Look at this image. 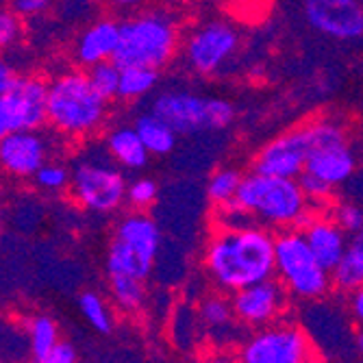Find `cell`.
Here are the masks:
<instances>
[{"instance_id":"6da1fadb","label":"cell","mask_w":363,"mask_h":363,"mask_svg":"<svg viewBox=\"0 0 363 363\" xmlns=\"http://www.w3.org/2000/svg\"><path fill=\"white\" fill-rule=\"evenodd\" d=\"M205 270L224 294L277 277L274 233L261 224L216 226L205 248Z\"/></svg>"},{"instance_id":"7a4b0ae2","label":"cell","mask_w":363,"mask_h":363,"mask_svg":"<svg viewBox=\"0 0 363 363\" xmlns=\"http://www.w3.org/2000/svg\"><path fill=\"white\" fill-rule=\"evenodd\" d=\"M181 48V22L174 9L148 7L128 13L120 22V44L113 61L120 68L163 70Z\"/></svg>"},{"instance_id":"3957f363","label":"cell","mask_w":363,"mask_h":363,"mask_svg":"<svg viewBox=\"0 0 363 363\" xmlns=\"http://www.w3.org/2000/svg\"><path fill=\"white\" fill-rule=\"evenodd\" d=\"M109 116V101L101 96L87 72L65 70L48 81V126L65 140L85 142L101 133Z\"/></svg>"},{"instance_id":"277c9868","label":"cell","mask_w":363,"mask_h":363,"mask_svg":"<svg viewBox=\"0 0 363 363\" xmlns=\"http://www.w3.org/2000/svg\"><path fill=\"white\" fill-rule=\"evenodd\" d=\"M235 205L266 228H305L318 209L298 179L272 177L250 170L244 174Z\"/></svg>"},{"instance_id":"5b68a950","label":"cell","mask_w":363,"mask_h":363,"mask_svg":"<svg viewBox=\"0 0 363 363\" xmlns=\"http://www.w3.org/2000/svg\"><path fill=\"white\" fill-rule=\"evenodd\" d=\"M109 155L105 142H87L70 163V198L98 216L116 213L126 203V177Z\"/></svg>"},{"instance_id":"8992f818","label":"cell","mask_w":363,"mask_h":363,"mask_svg":"<svg viewBox=\"0 0 363 363\" xmlns=\"http://www.w3.org/2000/svg\"><path fill=\"white\" fill-rule=\"evenodd\" d=\"M277 279L291 298L315 301L333 287L328 272L313 255L301 228H281L274 233Z\"/></svg>"},{"instance_id":"52a82bcc","label":"cell","mask_w":363,"mask_h":363,"mask_svg":"<svg viewBox=\"0 0 363 363\" xmlns=\"http://www.w3.org/2000/svg\"><path fill=\"white\" fill-rule=\"evenodd\" d=\"M161 246V228L146 211L124 213L109 242L107 274H126L146 281Z\"/></svg>"},{"instance_id":"ba28073f","label":"cell","mask_w":363,"mask_h":363,"mask_svg":"<svg viewBox=\"0 0 363 363\" xmlns=\"http://www.w3.org/2000/svg\"><path fill=\"white\" fill-rule=\"evenodd\" d=\"M150 111L166 120L177 135L218 133L233 124L235 107L226 98L198 96L185 89H170L155 96Z\"/></svg>"},{"instance_id":"9c48e42d","label":"cell","mask_w":363,"mask_h":363,"mask_svg":"<svg viewBox=\"0 0 363 363\" xmlns=\"http://www.w3.org/2000/svg\"><path fill=\"white\" fill-rule=\"evenodd\" d=\"M309 126L311 150L305 163V172L333 187L348 183L357 170V152L348 142L346 126L328 118L313 120Z\"/></svg>"},{"instance_id":"30bf717a","label":"cell","mask_w":363,"mask_h":363,"mask_svg":"<svg viewBox=\"0 0 363 363\" xmlns=\"http://www.w3.org/2000/svg\"><path fill=\"white\" fill-rule=\"evenodd\" d=\"M242 363H309L313 361L311 342L303 328L289 322H274L244 342L240 350Z\"/></svg>"},{"instance_id":"8fae6325","label":"cell","mask_w":363,"mask_h":363,"mask_svg":"<svg viewBox=\"0 0 363 363\" xmlns=\"http://www.w3.org/2000/svg\"><path fill=\"white\" fill-rule=\"evenodd\" d=\"M240 48V33L224 20H209L194 26L183 42L185 63L196 74H216Z\"/></svg>"},{"instance_id":"7c38bea8","label":"cell","mask_w":363,"mask_h":363,"mask_svg":"<svg viewBox=\"0 0 363 363\" xmlns=\"http://www.w3.org/2000/svg\"><path fill=\"white\" fill-rule=\"evenodd\" d=\"M48 124V81L18 74L5 96H0V130L44 128Z\"/></svg>"},{"instance_id":"4fadbf2b","label":"cell","mask_w":363,"mask_h":363,"mask_svg":"<svg viewBox=\"0 0 363 363\" xmlns=\"http://www.w3.org/2000/svg\"><path fill=\"white\" fill-rule=\"evenodd\" d=\"M57 142L44 128L11 130L0 142V170L13 179H33L46 161L55 159Z\"/></svg>"},{"instance_id":"5bb4252c","label":"cell","mask_w":363,"mask_h":363,"mask_svg":"<svg viewBox=\"0 0 363 363\" xmlns=\"http://www.w3.org/2000/svg\"><path fill=\"white\" fill-rule=\"evenodd\" d=\"M309 150H311V126L309 124L296 126L277 135L255 155L252 170L272 177L298 179L305 172Z\"/></svg>"},{"instance_id":"9a60e30c","label":"cell","mask_w":363,"mask_h":363,"mask_svg":"<svg viewBox=\"0 0 363 363\" xmlns=\"http://www.w3.org/2000/svg\"><path fill=\"white\" fill-rule=\"evenodd\" d=\"M230 303L238 322L250 328H263L274 324L289 303V291L279 279H268L230 294Z\"/></svg>"},{"instance_id":"2e32d148","label":"cell","mask_w":363,"mask_h":363,"mask_svg":"<svg viewBox=\"0 0 363 363\" xmlns=\"http://www.w3.org/2000/svg\"><path fill=\"white\" fill-rule=\"evenodd\" d=\"M305 20L326 38L352 42L363 38L361 0H303Z\"/></svg>"},{"instance_id":"e0dca14e","label":"cell","mask_w":363,"mask_h":363,"mask_svg":"<svg viewBox=\"0 0 363 363\" xmlns=\"http://www.w3.org/2000/svg\"><path fill=\"white\" fill-rule=\"evenodd\" d=\"M120 44V22L116 18H98L87 24L74 42V59L81 68L89 70L91 65L111 61Z\"/></svg>"},{"instance_id":"ac0fdd59","label":"cell","mask_w":363,"mask_h":363,"mask_svg":"<svg viewBox=\"0 0 363 363\" xmlns=\"http://www.w3.org/2000/svg\"><path fill=\"white\" fill-rule=\"evenodd\" d=\"M301 230L305 233V238H307L313 255L318 257V261L322 263V266L328 272H331L337 266V263H340V259H342V255L346 250L348 233H346V230L331 216L320 213V211Z\"/></svg>"},{"instance_id":"d6986e66","label":"cell","mask_w":363,"mask_h":363,"mask_svg":"<svg viewBox=\"0 0 363 363\" xmlns=\"http://www.w3.org/2000/svg\"><path fill=\"white\" fill-rule=\"evenodd\" d=\"M105 146L109 150V155L116 159L118 166H122L124 170H144L150 161V152L144 146L138 128L128 126V124H118L113 126L109 133L105 135Z\"/></svg>"},{"instance_id":"ffe728a7","label":"cell","mask_w":363,"mask_h":363,"mask_svg":"<svg viewBox=\"0 0 363 363\" xmlns=\"http://www.w3.org/2000/svg\"><path fill=\"white\" fill-rule=\"evenodd\" d=\"M331 281L337 291L348 296L363 287V230L348 235L346 250L331 270Z\"/></svg>"},{"instance_id":"44dd1931","label":"cell","mask_w":363,"mask_h":363,"mask_svg":"<svg viewBox=\"0 0 363 363\" xmlns=\"http://www.w3.org/2000/svg\"><path fill=\"white\" fill-rule=\"evenodd\" d=\"M133 126L138 128V133L144 142V146L148 148L150 155L155 157H163V155H170L177 146V130L166 122L161 120L159 116H155L152 111L142 113L135 118Z\"/></svg>"},{"instance_id":"7402d4cb","label":"cell","mask_w":363,"mask_h":363,"mask_svg":"<svg viewBox=\"0 0 363 363\" xmlns=\"http://www.w3.org/2000/svg\"><path fill=\"white\" fill-rule=\"evenodd\" d=\"M109 291L116 307L126 315L140 313L148 298L146 281L126 274H109Z\"/></svg>"},{"instance_id":"603a6c76","label":"cell","mask_w":363,"mask_h":363,"mask_svg":"<svg viewBox=\"0 0 363 363\" xmlns=\"http://www.w3.org/2000/svg\"><path fill=\"white\" fill-rule=\"evenodd\" d=\"M26 333H28V346L35 363H42L50 350L61 342L59 340V326L50 315H35L26 320Z\"/></svg>"},{"instance_id":"cb8c5ba5","label":"cell","mask_w":363,"mask_h":363,"mask_svg":"<svg viewBox=\"0 0 363 363\" xmlns=\"http://www.w3.org/2000/svg\"><path fill=\"white\" fill-rule=\"evenodd\" d=\"M157 83H159V70L138 68V65L122 68L118 98L124 103H135V101H140V98L148 96L157 87Z\"/></svg>"},{"instance_id":"d4e9b609","label":"cell","mask_w":363,"mask_h":363,"mask_svg":"<svg viewBox=\"0 0 363 363\" xmlns=\"http://www.w3.org/2000/svg\"><path fill=\"white\" fill-rule=\"evenodd\" d=\"M244 172L238 168H220L209 177L207 183V198L211 201L213 207H222L235 201L238 189L242 185Z\"/></svg>"},{"instance_id":"484cf974","label":"cell","mask_w":363,"mask_h":363,"mask_svg":"<svg viewBox=\"0 0 363 363\" xmlns=\"http://www.w3.org/2000/svg\"><path fill=\"white\" fill-rule=\"evenodd\" d=\"M79 309L81 315L89 322L91 328L98 333H111L113 331V313L107 305V301L96 291H83L79 296Z\"/></svg>"},{"instance_id":"4316f807","label":"cell","mask_w":363,"mask_h":363,"mask_svg":"<svg viewBox=\"0 0 363 363\" xmlns=\"http://www.w3.org/2000/svg\"><path fill=\"white\" fill-rule=\"evenodd\" d=\"M198 318L211 331H220V328H226L230 322L238 320L233 311V303H230V298L224 291L207 296L201 303V307H198Z\"/></svg>"},{"instance_id":"83f0119b","label":"cell","mask_w":363,"mask_h":363,"mask_svg":"<svg viewBox=\"0 0 363 363\" xmlns=\"http://www.w3.org/2000/svg\"><path fill=\"white\" fill-rule=\"evenodd\" d=\"M70 166L59 159H50L35 172L33 181H35L38 189L48 191V194H61L65 189H70Z\"/></svg>"},{"instance_id":"f1b7e54d","label":"cell","mask_w":363,"mask_h":363,"mask_svg":"<svg viewBox=\"0 0 363 363\" xmlns=\"http://www.w3.org/2000/svg\"><path fill=\"white\" fill-rule=\"evenodd\" d=\"M120 72L122 68L111 59V61H103V63H96L87 70V77L94 85V89L105 96L107 101H116L118 98V89H120Z\"/></svg>"},{"instance_id":"f546056e","label":"cell","mask_w":363,"mask_h":363,"mask_svg":"<svg viewBox=\"0 0 363 363\" xmlns=\"http://www.w3.org/2000/svg\"><path fill=\"white\" fill-rule=\"evenodd\" d=\"M159 187L152 179H135L126 187V205L135 211H146L155 205Z\"/></svg>"},{"instance_id":"4dcf8cb0","label":"cell","mask_w":363,"mask_h":363,"mask_svg":"<svg viewBox=\"0 0 363 363\" xmlns=\"http://www.w3.org/2000/svg\"><path fill=\"white\" fill-rule=\"evenodd\" d=\"M328 216H331L348 235L357 233V230H363V207L352 201L335 203Z\"/></svg>"},{"instance_id":"1f68e13d","label":"cell","mask_w":363,"mask_h":363,"mask_svg":"<svg viewBox=\"0 0 363 363\" xmlns=\"http://www.w3.org/2000/svg\"><path fill=\"white\" fill-rule=\"evenodd\" d=\"M301 185H303V191L307 194V198L311 201V205L320 211L322 207H328V203H331V198H333V191L335 187L333 185H328L324 181H320L318 177L309 174V172H303L298 177Z\"/></svg>"},{"instance_id":"d6a6232c","label":"cell","mask_w":363,"mask_h":363,"mask_svg":"<svg viewBox=\"0 0 363 363\" xmlns=\"http://www.w3.org/2000/svg\"><path fill=\"white\" fill-rule=\"evenodd\" d=\"M22 35V18L9 7L0 9V52L16 46Z\"/></svg>"},{"instance_id":"836d02e7","label":"cell","mask_w":363,"mask_h":363,"mask_svg":"<svg viewBox=\"0 0 363 363\" xmlns=\"http://www.w3.org/2000/svg\"><path fill=\"white\" fill-rule=\"evenodd\" d=\"M11 9L20 18H38L50 9V0H11Z\"/></svg>"},{"instance_id":"e575fe53","label":"cell","mask_w":363,"mask_h":363,"mask_svg":"<svg viewBox=\"0 0 363 363\" xmlns=\"http://www.w3.org/2000/svg\"><path fill=\"white\" fill-rule=\"evenodd\" d=\"M42 363H79L77 350L68 342H59Z\"/></svg>"},{"instance_id":"d590c367","label":"cell","mask_w":363,"mask_h":363,"mask_svg":"<svg viewBox=\"0 0 363 363\" xmlns=\"http://www.w3.org/2000/svg\"><path fill=\"white\" fill-rule=\"evenodd\" d=\"M103 3L113 9V11H122V13H133L138 9L144 7L146 0H103Z\"/></svg>"},{"instance_id":"8d00e7d4","label":"cell","mask_w":363,"mask_h":363,"mask_svg":"<svg viewBox=\"0 0 363 363\" xmlns=\"http://www.w3.org/2000/svg\"><path fill=\"white\" fill-rule=\"evenodd\" d=\"M16 70L11 68V65L5 61V59H0V96H5L7 89L11 87V83L16 81Z\"/></svg>"},{"instance_id":"74e56055","label":"cell","mask_w":363,"mask_h":363,"mask_svg":"<svg viewBox=\"0 0 363 363\" xmlns=\"http://www.w3.org/2000/svg\"><path fill=\"white\" fill-rule=\"evenodd\" d=\"M350 309L359 326H363V287L350 294Z\"/></svg>"},{"instance_id":"f35d334b","label":"cell","mask_w":363,"mask_h":363,"mask_svg":"<svg viewBox=\"0 0 363 363\" xmlns=\"http://www.w3.org/2000/svg\"><path fill=\"white\" fill-rule=\"evenodd\" d=\"M159 3L163 5V7H168V9H183V7H187L191 0H159Z\"/></svg>"},{"instance_id":"ab89813d","label":"cell","mask_w":363,"mask_h":363,"mask_svg":"<svg viewBox=\"0 0 363 363\" xmlns=\"http://www.w3.org/2000/svg\"><path fill=\"white\" fill-rule=\"evenodd\" d=\"M354 344H357V350L363 354V326H359V331L354 335Z\"/></svg>"},{"instance_id":"60d3db41","label":"cell","mask_w":363,"mask_h":363,"mask_svg":"<svg viewBox=\"0 0 363 363\" xmlns=\"http://www.w3.org/2000/svg\"><path fill=\"white\" fill-rule=\"evenodd\" d=\"M3 138H5V133H3V130H0V142H3Z\"/></svg>"},{"instance_id":"b9f144b4","label":"cell","mask_w":363,"mask_h":363,"mask_svg":"<svg viewBox=\"0 0 363 363\" xmlns=\"http://www.w3.org/2000/svg\"><path fill=\"white\" fill-rule=\"evenodd\" d=\"M309 363H315V361H309Z\"/></svg>"}]
</instances>
